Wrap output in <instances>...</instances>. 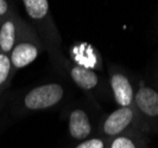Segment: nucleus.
I'll return each instance as SVG.
<instances>
[{
  "label": "nucleus",
  "mask_w": 158,
  "mask_h": 148,
  "mask_svg": "<svg viewBox=\"0 0 158 148\" xmlns=\"http://www.w3.org/2000/svg\"><path fill=\"white\" fill-rule=\"evenodd\" d=\"M40 52V46L38 37L31 25L27 24L10 54L12 68L17 71L27 66L38 57Z\"/></svg>",
  "instance_id": "nucleus-1"
},
{
  "label": "nucleus",
  "mask_w": 158,
  "mask_h": 148,
  "mask_svg": "<svg viewBox=\"0 0 158 148\" xmlns=\"http://www.w3.org/2000/svg\"><path fill=\"white\" fill-rule=\"evenodd\" d=\"M64 89L61 84L48 83L31 89L24 95L22 104L24 110H44L55 107L62 101Z\"/></svg>",
  "instance_id": "nucleus-2"
},
{
  "label": "nucleus",
  "mask_w": 158,
  "mask_h": 148,
  "mask_svg": "<svg viewBox=\"0 0 158 148\" xmlns=\"http://www.w3.org/2000/svg\"><path fill=\"white\" fill-rule=\"evenodd\" d=\"M27 24L16 11L0 23V54L10 56Z\"/></svg>",
  "instance_id": "nucleus-3"
},
{
  "label": "nucleus",
  "mask_w": 158,
  "mask_h": 148,
  "mask_svg": "<svg viewBox=\"0 0 158 148\" xmlns=\"http://www.w3.org/2000/svg\"><path fill=\"white\" fill-rule=\"evenodd\" d=\"M133 111L130 107L119 108L106 117L102 123V132L107 136H118L131 125Z\"/></svg>",
  "instance_id": "nucleus-4"
},
{
  "label": "nucleus",
  "mask_w": 158,
  "mask_h": 148,
  "mask_svg": "<svg viewBox=\"0 0 158 148\" xmlns=\"http://www.w3.org/2000/svg\"><path fill=\"white\" fill-rule=\"evenodd\" d=\"M111 86L115 102L121 108L130 107L135 100L133 89L130 84V81L123 74H113L111 77Z\"/></svg>",
  "instance_id": "nucleus-5"
},
{
  "label": "nucleus",
  "mask_w": 158,
  "mask_h": 148,
  "mask_svg": "<svg viewBox=\"0 0 158 148\" xmlns=\"http://www.w3.org/2000/svg\"><path fill=\"white\" fill-rule=\"evenodd\" d=\"M69 133L76 140H85L92 133V125L87 113L82 109H75L69 116Z\"/></svg>",
  "instance_id": "nucleus-6"
},
{
  "label": "nucleus",
  "mask_w": 158,
  "mask_h": 148,
  "mask_svg": "<svg viewBox=\"0 0 158 148\" xmlns=\"http://www.w3.org/2000/svg\"><path fill=\"white\" fill-rule=\"evenodd\" d=\"M135 101L143 114L158 116V94L151 88H142L135 94Z\"/></svg>",
  "instance_id": "nucleus-7"
},
{
  "label": "nucleus",
  "mask_w": 158,
  "mask_h": 148,
  "mask_svg": "<svg viewBox=\"0 0 158 148\" xmlns=\"http://www.w3.org/2000/svg\"><path fill=\"white\" fill-rule=\"evenodd\" d=\"M70 76L73 81L85 90H92L99 83V77L93 70L86 66H73L70 69Z\"/></svg>",
  "instance_id": "nucleus-8"
},
{
  "label": "nucleus",
  "mask_w": 158,
  "mask_h": 148,
  "mask_svg": "<svg viewBox=\"0 0 158 148\" xmlns=\"http://www.w3.org/2000/svg\"><path fill=\"white\" fill-rule=\"evenodd\" d=\"M16 74V70L12 68L10 56L0 54V95L6 90Z\"/></svg>",
  "instance_id": "nucleus-9"
},
{
  "label": "nucleus",
  "mask_w": 158,
  "mask_h": 148,
  "mask_svg": "<svg viewBox=\"0 0 158 148\" xmlns=\"http://www.w3.org/2000/svg\"><path fill=\"white\" fill-rule=\"evenodd\" d=\"M110 148H137L132 139L127 136H117L114 138Z\"/></svg>",
  "instance_id": "nucleus-10"
},
{
  "label": "nucleus",
  "mask_w": 158,
  "mask_h": 148,
  "mask_svg": "<svg viewBox=\"0 0 158 148\" xmlns=\"http://www.w3.org/2000/svg\"><path fill=\"white\" fill-rule=\"evenodd\" d=\"M105 147H106V145H105L102 139L94 138V139H89V140L81 142L75 148H105Z\"/></svg>",
  "instance_id": "nucleus-11"
},
{
  "label": "nucleus",
  "mask_w": 158,
  "mask_h": 148,
  "mask_svg": "<svg viewBox=\"0 0 158 148\" xmlns=\"http://www.w3.org/2000/svg\"><path fill=\"white\" fill-rule=\"evenodd\" d=\"M13 6L10 1H6V0H0V23L7 18L12 12H13Z\"/></svg>",
  "instance_id": "nucleus-12"
},
{
  "label": "nucleus",
  "mask_w": 158,
  "mask_h": 148,
  "mask_svg": "<svg viewBox=\"0 0 158 148\" xmlns=\"http://www.w3.org/2000/svg\"><path fill=\"white\" fill-rule=\"evenodd\" d=\"M0 97H1V95H0Z\"/></svg>",
  "instance_id": "nucleus-13"
}]
</instances>
